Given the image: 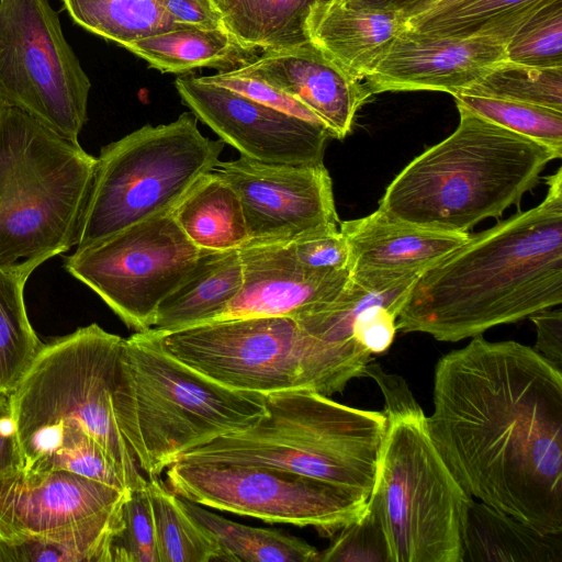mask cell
<instances>
[{"instance_id": "1", "label": "cell", "mask_w": 562, "mask_h": 562, "mask_svg": "<svg viewBox=\"0 0 562 562\" xmlns=\"http://www.w3.org/2000/svg\"><path fill=\"white\" fill-rule=\"evenodd\" d=\"M429 435L463 488L562 533V372L533 348L473 337L439 359Z\"/></svg>"}, {"instance_id": "2", "label": "cell", "mask_w": 562, "mask_h": 562, "mask_svg": "<svg viewBox=\"0 0 562 562\" xmlns=\"http://www.w3.org/2000/svg\"><path fill=\"white\" fill-rule=\"evenodd\" d=\"M562 303V170L537 206L469 235L413 282L397 330L457 342Z\"/></svg>"}, {"instance_id": "3", "label": "cell", "mask_w": 562, "mask_h": 562, "mask_svg": "<svg viewBox=\"0 0 562 562\" xmlns=\"http://www.w3.org/2000/svg\"><path fill=\"white\" fill-rule=\"evenodd\" d=\"M458 110L454 132L414 158L385 189L379 210L389 217L468 233L519 204L546 166L561 158L541 143Z\"/></svg>"}, {"instance_id": "4", "label": "cell", "mask_w": 562, "mask_h": 562, "mask_svg": "<svg viewBox=\"0 0 562 562\" xmlns=\"http://www.w3.org/2000/svg\"><path fill=\"white\" fill-rule=\"evenodd\" d=\"M263 395L226 387L188 367L151 329L124 338L116 387L122 435L147 477L265 415Z\"/></svg>"}, {"instance_id": "5", "label": "cell", "mask_w": 562, "mask_h": 562, "mask_svg": "<svg viewBox=\"0 0 562 562\" xmlns=\"http://www.w3.org/2000/svg\"><path fill=\"white\" fill-rule=\"evenodd\" d=\"M252 426L183 453L177 462L286 470L368 498L386 432L383 412L335 402L308 389L263 395Z\"/></svg>"}, {"instance_id": "6", "label": "cell", "mask_w": 562, "mask_h": 562, "mask_svg": "<svg viewBox=\"0 0 562 562\" xmlns=\"http://www.w3.org/2000/svg\"><path fill=\"white\" fill-rule=\"evenodd\" d=\"M123 341L93 323L43 342L9 394L24 469L45 457L63 432L81 430L106 451L131 491L146 484L116 414Z\"/></svg>"}, {"instance_id": "7", "label": "cell", "mask_w": 562, "mask_h": 562, "mask_svg": "<svg viewBox=\"0 0 562 562\" xmlns=\"http://www.w3.org/2000/svg\"><path fill=\"white\" fill-rule=\"evenodd\" d=\"M97 157L0 105V270L32 272L76 246Z\"/></svg>"}, {"instance_id": "8", "label": "cell", "mask_w": 562, "mask_h": 562, "mask_svg": "<svg viewBox=\"0 0 562 562\" xmlns=\"http://www.w3.org/2000/svg\"><path fill=\"white\" fill-rule=\"evenodd\" d=\"M154 333L167 352L193 370L226 387L261 395L308 389L330 397L364 376L371 360L355 340L318 339L290 316L232 318Z\"/></svg>"}, {"instance_id": "9", "label": "cell", "mask_w": 562, "mask_h": 562, "mask_svg": "<svg viewBox=\"0 0 562 562\" xmlns=\"http://www.w3.org/2000/svg\"><path fill=\"white\" fill-rule=\"evenodd\" d=\"M224 148L222 139L200 132L192 112H183L168 124H146L103 146L76 248L171 213L193 186L213 171Z\"/></svg>"}, {"instance_id": "10", "label": "cell", "mask_w": 562, "mask_h": 562, "mask_svg": "<svg viewBox=\"0 0 562 562\" xmlns=\"http://www.w3.org/2000/svg\"><path fill=\"white\" fill-rule=\"evenodd\" d=\"M385 416L368 502L381 518L391 562H462V530L473 497L437 450L420 406Z\"/></svg>"}, {"instance_id": "11", "label": "cell", "mask_w": 562, "mask_h": 562, "mask_svg": "<svg viewBox=\"0 0 562 562\" xmlns=\"http://www.w3.org/2000/svg\"><path fill=\"white\" fill-rule=\"evenodd\" d=\"M90 88L48 0H0V105L79 143Z\"/></svg>"}, {"instance_id": "12", "label": "cell", "mask_w": 562, "mask_h": 562, "mask_svg": "<svg viewBox=\"0 0 562 562\" xmlns=\"http://www.w3.org/2000/svg\"><path fill=\"white\" fill-rule=\"evenodd\" d=\"M199 255L169 213L76 248L63 266L128 328L144 331L153 327L159 304L190 274Z\"/></svg>"}, {"instance_id": "13", "label": "cell", "mask_w": 562, "mask_h": 562, "mask_svg": "<svg viewBox=\"0 0 562 562\" xmlns=\"http://www.w3.org/2000/svg\"><path fill=\"white\" fill-rule=\"evenodd\" d=\"M167 485L201 506L334 536L366 510L367 499L306 475L254 464L176 462Z\"/></svg>"}, {"instance_id": "14", "label": "cell", "mask_w": 562, "mask_h": 562, "mask_svg": "<svg viewBox=\"0 0 562 562\" xmlns=\"http://www.w3.org/2000/svg\"><path fill=\"white\" fill-rule=\"evenodd\" d=\"M213 171L240 200L247 243L286 241L339 226L331 178L323 162L270 164L240 156L218 161Z\"/></svg>"}, {"instance_id": "15", "label": "cell", "mask_w": 562, "mask_h": 562, "mask_svg": "<svg viewBox=\"0 0 562 562\" xmlns=\"http://www.w3.org/2000/svg\"><path fill=\"white\" fill-rule=\"evenodd\" d=\"M182 102L240 156L270 164L323 162L328 130L200 77L175 81Z\"/></svg>"}, {"instance_id": "16", "label": "cell", "mask_w": 562, "mask_h": 562, "mask_svg": "<svg viewBox=\"0 0 562 562\" xmlns=\"http://www.w3.org/2000/svg\"><path fill=\"white\" fill-rule=\"evenodd\" d=\"M130 493L65 470L0 474V537L8 543L122 512Z\"/></svg>"}, {"instance_id": "17", "label": "cell", "mask_w": 562, "mask_h": 562, "mask_svg": "<svg viewBox=\"0 0 562 562\" xmlns=\"http://www.w3.org/2000/svg\"><path fill=\"white\" fill-rule=\"evenodd\" d=\"M505 43L490 36H453L405 27L363 80L371 94L443 91L452 95L506 59Z\"/></svg>"}, {"instance_id": "18", "label": "cell", "mask_w": 562, "mask_h": 562, "mask_svg": "<svg viewBox=\"0 0 562 562\" xmlns=\"http://www.w3.org/2000/svg\"><path fill=\"white\" fill-rule=\"evenodd\" d=\"M239 254L241 289L215 321L295 318L336 300L350 280L349 271L326 273L305 268L296 260L289 240L247 243Z\"/></svg>"}, {"instance_id": "19", "label": "cell", "mask_w": 562, "mask_h": 562, "mask_svg": "<svg viewBox=\"0 0 562 562\" xmlns=\"http://www.w3.org/2000/svg\"><path fill=\"white\" fill-rule=\"evenodd\" d=\"M228 71L281 89L312 111L338 139L351 132L358 110L372 95L362 81L352 79L308 41L263 50Z\"/></svg>"}, {"instance_id": "20", "label": "cell", "mask_w": 562, "mask_h": 562, "mask_svg": "<svg viewBox=\"0 0 562 562\" xmlns=\"http://www.w3.org/2000/svg\"><path fill=\"white\" fill-rule=\"evenodd\" d=\"M339 229L350 249V278L369 289H386L418 277L470 235L412 226L379 209L339 223Z\"/></svg>"}, {"instance_id": "21", "label": "cell", "mask_w": 562, "mask_h": 562, "mask_svg": "<svg viewBox=\"0 0 562 562\" xmlns=\"http://www.w3.org/2000/svg\"><path fill=\"white\" fill-rule=\"evenodd\" d=\"M406 27L401 11L321 0L305 20L308 42L352 79L363 81Z\"/></svg>"}, {"instance_id": "22", "label": "cell", "mask_w": 562, "mask_h": 562, "mask_svg": "<svg viewBox=\"0 0 562 562\" xmlns=\"http://www.w3.org/2000/svg\"><path fill=\"white\" fill-rule=\"evenodd\" d=\"M243 284L239 249L200 250L184 281L158 306L154 331L171 333L215 321Z\"/></svg>"}, {"instance_id": "23", "label": "cell", "mask_w": 562, "mask_h": 562, "mask_svg": "<svg viewBox=\"0 0 562 562\" xmlns=\"http://www.w3.org/2000/svg\"><path fill=\"white\" fill-rule=\"evenodd\" d=\"M561 536L473 498L462 530V562H561Z\"/></svg>"}, {"instance_id": "24", "label": "cell", "mask_w": 562, "mask_h": 562, "mask_svg": "<svg viewBox=\"0 0 562 562\" xmlns=\"http://www.w3.org/2000/svg\"><path fill=\"white\" fill-rule=\"evenodd\" d=\"M161 72L182 74L195 68L231 70L252 61L257 50L244 45L227 29L181 26L136 40L125 46Z\"/></svg>"}, {"instance_id": "25", "label": "cell", "mask_w": 562, "mask_h": 562, "mask_svg": "<svg viewBox=\"0 0 562 562\" xmlns=\"http://www.w3.org/2000/svg\"><path fill=\"white\" fill-rule=\"evenodd\" d=\"M171 214L200 250L239 249L248 241L240 200L214 171L205 173Z\"/></svg>"}, {"instance_id": "26", "label": "cell", "mask_w": 562, "mask_h": 562, "mask_svg": "<svg viewBox=\"0 0 562 562\" xmlns=\"http://www.w3.org/2000/svg\"><path fill=\"white\" fill-rule=\"evenodd\" d=\"M226 29L256 50L307 42L305 20L321 0H213Z\"/></svg>"}, {"instance_id": "27", "label": "cell", "mask_w": 562, "mask_h": 562, "mask_svg": "<svg viewBox=\"0 0 562 562\" xmlns=\"http://www.w3.org/2000/svg\"><path fill=\"white\" fill-rule=\"evenodd\" d=\"M187 513L218 542L229 562H316L319 551L277 530L249 527L181 498Z\"/></svg>"}, {"instance_id": "28", "label": "cell", "mask_w": 562, "mask_h": 562, "mask_svg": "<svg viewBox=\"0 0 562 562\" xmlns=\"http://www.w3.org/2000/svg\"><path fill=\"white\" fill-rule=\"evenodd\" d=\"M159 562H229L212 535L184 509L181 497L159 476H146Z\"/></svg>"}, {"instance_id": "29", "label": "cell", "mask_w": 562, "mask_h": 562, "mask_svg": "<svg viewBox=\"0 0 562 562\" xmlns=\"http://www.w3.org/2000/svg\"><path fill=\"white\" fill-rule=\"evenodd\" d=\"M81 29L125 48L130 43L181 26L158 0H61Z\"/></svg>"}, {"instance_id": "30", "label": "cell", "mask_w": 562, "mask_h": 562, "mask_svg": "<svg viewBox=\"0 0 562 562\" xmlns=\"http://www.w3.org/2000/svg\"><path fill=\"white\" fill-rule=\"evenodd\" d=\"M30 274L0 270V393L18 385L43 342L27 317L24 288Z\"/></svg>"}, {"instance_id": "31", "label": "cell", "mask_w": 562, "mask_h": 562, "mask_svg": "<svg viewBox=\"0 0 562 562\" xmlns=\"http://www.w3.org/2000/svg\"><path fill=\"white\" fill-rule=\"evenodd\" d=\"M554 0H471L412 29L453 36H490L505 44Z\"/></svg>"}, {"instance_id": "32", "label": "cell", "mask_w": 562, "mask_h": 562, "mask_svg": "<svg viewBox=\"0 0 562 562\" xmlns=\"http://www.w3.org/2000/svg\"><path fill=\"white\" fill-rule=\"evenodd\" d=\"M122 525V512L112 513L11 546L16 562H109L111 540Z\"/></svg>"}, {"instance_id": "33", "label": "cell", "mask_w": 562, "mask_h": 562, "mask_svg": "<svg viewBox=\"0 0 562 562\" xmlns=\"http://www.w3.org/2000/svg\"><path fill=\"white\" fill-rule=\"evenodd\" d=\"M459 93L519 101L562 112V68L535 67L505 59Z\"/></svg>"}, {"instance_id": "34", "label": "cell", "mask_w": 562, "mask_h": 562, "mask_svg": "<svg viewBox=\"0 0 562 562\" xmlns=\"http://www.w3.org/2000/svg\"><path fill=\"white\" fill-rule=\"evenodd\" d=\"M457 106L546 145L562 156V112L530 103L457 93Z\"/></svg>"}, {"instance_id": "35", "label": "cell", "mask_w": 562, "mask_h": 562, "mask_svg": "<svg viewBox=\"0 0 562 562\" xmlns=\"http://www.w3.org/2000/svg\"><path fill=\"white\" fill-rule=\"evenodd\" d=\"M25 470H65L131 493L116 463L97 440L81 430L63 432L53 449Z\"/></svg>"}, {"instance_id": "36", "label": "cell", "mask_w": 562, "mask_h": 562, "mask_svg": "<svg viewBox=\"0 0 562 562\" xmlns=\"http://www.w3.org/2000/svg\"><path fill=\"white\" fill-rule=\"evenodd\" d=\"M505 53L509 61L562 68V0L540 10L506 43Z\"/></svg>"}, {"instance_id": "37", "label": "cell", "mask_w": 562, "mask_h": 562, "mask_svg": "<svg viewBox=\"0 0 562 562\" xmlns=\"http://www.w3.org/2000/svg\"><path fill=\"white\" fill-rule=\"evenodd\" d=\"M123 525L112 538L109 562H159L146 484L131 491L122 508Z\"/></svg>"}, {"instance_id": "38", "label": "cell", "mask_w": 562, "mask_h": 562, "mask_svg": "<svg viewBox=\"0 0 562 562\" xmlns=\"http://www.w3.org/2000/svg\"><path fill=\"white\" fill-rule=\"evenodd\" d=\"M391 562L384 528L375 507L368 502L364 513L334 535L318 562Z\"/></svg>"}, {"instance_id": "39", "label": "cell", "mask_w": 562, "mask_h": 562, "mask_svg": "<svg viewBox=\"0 0 562 562\" xmlns=\"http://www.w3.org/2000/svg\"><path fill=\"white\" fill-rule=\"evenodd\" d=\"M296 260L317 272H350V249L338 227L314 231L289 240Z\"/></svg>"}, {"instance_id": "40", "label": "cell", "mask_w": 562, "mask_h": 562, "mask_svg": "<svg viewBox=\"0 0 562 562\" xmlns=\"http://www.w3.org/2000/svg\"><path fill=\"white\" fill-rule=\"evenodd\" d=\"M200 78L203 81L240 93L271 109L325 126L322 121L300 101L281 89L258 78L233 75L228 70Z\"/></svg>"}, {"instance_id": "41", "label": "cell", "mask_w": 562, "mask_h": 562, "mask_svg": "<svg viewBox=\"0 0 562 562\" xmlns=\"http://www.w3.org/2000/svg\"><path fill=\"white\" fill-rule=\"evenodd\" d=\"M398 314V308L384 304L364 308L352 323V338L371 356L385 352L395 338Z\"/></svg>"}, {"instance_id": "42", "label": "cell", "mask_w": 562, "mask_h": 562, "mask_svg": "<svg viewBox=\"0 0 562 562\" xmlns=\"http://www.w3.org/2000/svg\"><path fill=\"white\" fill-rule=\"evenodd\" d=\"M175 22L186 26L226 29L213 0H158Z\"/></svg>"}, {"instance_id": "43", "label": "cell", "mask_w": 562, "mask_h": 562, "mask_svg": "<svg viewBox=\"0 0 562 562\" xmlns=\"http://www.w3.org/2000/svg\"><path fill=\"white\" fill-rule=\"evenodd\" d=\"M536 327L535 350L553 366L562 368V311L547 308L529 316Z\"/></svg>"}, {"instance_id": "44", "label": "cell", "mask_w": 562, "mask_h": 562, "mask_svg": "<svg viewBox=\"0 0 562 562\" xmlns=\"http://www.w3.org/2000/svg\"><path fill=\"white\" fill-rule=\"evenodd\" d=\"M370 376L379 385L384 397V415L397 414L419 407L405 380L386 372L379 363L369 362L364 376Z\"/></svg>"}, {"instance_id": "45", "label": "cell", "mask_w": 562, "mask_h": 562, "mask_svg": "<svg viewBox=\"0 0 562 562\" xmlns=\"http://www.w3.org/2000/svg\"><path fill=\"white\" fill-rule=\"evenodd\" d=\"M23 467L9 395L0 393V474Z\"/></svg>"}, {"instance_id": "46", "label": "cell", "mask_w": 562, "mask_h": 562, "mask_svg": "<svg viewBox=\"0 0 562 562\" xmlns=\"http://www.w3.org/2000/svg\"><path fill=\"white\" fill-rule=\"evenodd\" d=\"M471 0H414L401 10L406 27L448 13Z\"/></svg>"}, {"instance_id": "47", "label": "cell", "mask_w": 562, "mask_h": 562, "mask_svg": "<svg viewBox=\"0 0 562 562\" xmlns=\"http://www.w3.org/2000/svg\"><path fill=\"white\" fill-rule=\"evenodd\" d=\"M353 4L376 8V9H385V10H397L401 11L407 4H409L414 0H346Z\"/></svg>"}, {"instance_id": "48", "label": "cell", "mask_w": 562, "mask_h": 562, "mask_svg": "<svg viewBox=\"0 0 562 562\" xmlns=\"http://www.w3.org/2000/svg\"><path fill=\"white\" fill-rule=\"evenodd\" d=\"M0 562H16L13 547L0 537Z\"/></svg>"}]
</instances>
